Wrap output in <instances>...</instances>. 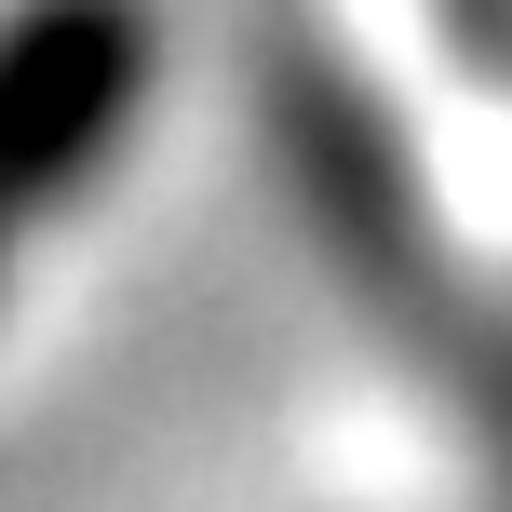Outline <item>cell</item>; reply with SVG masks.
<instances>
[{"instance_id": "6da1fadb", "label": "cell", "mask_w": 512, "mask_h": 512, "mask_svg": "<svg viewBox=\"0 0 512 512\" xmlns=\"http://www.w3.org/2000/svg\"><path fill=\"white\" fill-rule=\"evenodd\" d=\"M149 108V0H14L0 14V310L27 297V243L108 189Z\"/></svg>"}]
</instances>
